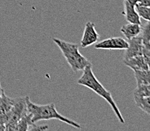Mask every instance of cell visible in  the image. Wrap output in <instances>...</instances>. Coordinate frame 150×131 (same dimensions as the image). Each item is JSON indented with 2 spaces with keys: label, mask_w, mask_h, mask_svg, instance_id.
I'll return each mask as SVG.
<instances>
[{
  "label": "cell",
  "mask_w": 150,
  "mask_h": 131,
  "mask_svg": "<svg viewBox=\"0 0 150 131\" xmlns=\"http://www.w3.org/2000/svg\"><path fill=\"white\" fill-rule=\"evenodd\" d=\"M77 83L79 85L83 86V87H88L90 89H91L93 92L97 93L98 96L102 97L103 99H104L110 104L112 111L115 114L116 117H118L119 122L122 123V124H125V119L122 117L120 110L117 106L116 103L114 101L112 93L110 91H108L103 86L102 83L97 80V78L96 77L94 72L92 71L91 64L88 65L83 70V74L79 78V80H77Z\"/></svg>",
  "instance_id": "cell-1"
},
{
  "label": "cell",
  "mask_w": 150,
  "mask_h": 131,
  "mask_svg": "<svg viewBox=\"0 0 150 131\" xmlns=\"http://www.w3.org/2000/svg\"><path fill=\"white\" fill-rule=\"evenodd\" d=\"M27 109L31 115V120L33 123H37L42 120H58L77 129H81V126L79 123L64 117L57 111L54 103L46 105L34 104L30 101V97L27 99Z\"/></svg>",
  "instance_id": "cell-2"
},
{
  "label": "cell",
  "mask_w": 150,
  "mask_h": 131,
  "mask_svg": "<svg viewBox=\"0 0 150 131\" xmlns=\"http://www.w3.org/2000/svg\"><path fill=\"white\" fill-rule=\"evenodd\" d=\"M53 41L59 47L73 72L83 71L87 66L91 64L85 56L80 53L77 44L66 42L58 38H53Z\"/></svg>",
  "instance_id": "cell-3"
},
{
  "label": "cell",
  "mask_w": 150,
  "mask_h": 131,
  "mask_svg": "<svg viewBox=\"0 0 150 131\" xmlns=\"http://www.w3.org/2000/svg\"><path fill=\"white\" fill-rule=\"evenodd\" d=\"M28 99L29 96L14 99V106L11 110V117L8 123L6 125V130H16L18 121L28 114V109H27Z\"/></svg>",
  "instance_id": "cell-4"
},
{
  "label": "cell",
  "mask_w": 150,
  "mask_h": 131,
  "mask_svg": "<svg viewBox=\"0 0 150 131\" xmlns=\"http://www.w3.org/2000/svg\"><path fill=\"white\" fill-rule=\"evenodd\" d=\"M94 47L97 49L125 50L128 47V41L122 37H111L96 43Z\"/></svg>",
  "instance_id": "cell-5"
},
{
  "label": "cell",
  "mask_w": 150,
  "mask_h": 131,
  "mask_svg": "<svg viewBox=\"0 0 150 131\" xmlns=\"http://www.w3.org/2000/svg\"><path fill=\"white\" fill-rule=\"evenodd\" d=\"M100 35L95 29V25L94 23L88 21L85 24L82 38L81 39L80 44L82 48H86L88 46L94 44L99 40Z\"/></svg>",
  "instance_id": "cell-6"
},
{
  "label": "cell",
  "mask_w": 150,
  "mask_h": 131,
  "mask_svg": "<svg viewBox=\"0 0 150 131\" xmlns=\"http://www.w3.org/2000/svg\"><path fill=\"white\" fill-rule=\"evenodd\" d=\"M143 43L141 36L139 35L136 37L128 40V47L125 49L124 54V60L131 59L133 57L140 55L143 53Z\"/></svg>",
  "instance_id": "cell-7"
},
{
  "label": "cell",
  "mask_w": 150,
  "mask_h": 131,
  "mask_svg": "<svg viewBox=\"0 0 150 131\" xmlns=\"http://www.w3.org/2000/svg\"><path fill=\"white\" fill-rule=\"evenodd\" d=\"M123 62L124 64L130 67L133 71H143V70L149 69V67L143 55L133 57L127 60H123Z\"/></svg>",
  "instance_id": "cell-8"
},
{
  "label": "cell",
  "mask_w": 150,
  "mask_h": 131,
  "mask_svg": "<svg viewBox=\"0 0 150 131\" xmlns=\"http://www.w3.org/2000/svg\"><path fill=\"white\" fill-rule=\"evenodd\" d=\"M124 15L129 23L137 24L141 25V20L136 10V6H134L124 0Z\"/></svg>",
  "instance_id": "cell-9"
},
{
  "label": "cell",
  "mask_w": 150,
  "mask_h": 131,
  "mask_svg": "<svg viewBox=\"0 0 150 131\" xmlns=\"http://www.w3.org/2000/svg\"><path fill=\"white\" fill-rule=\"evenodd\" d=\"M142 27L140 24H137L128 23L127 24L123 25L120 29V31L126 38L127 41L132 38L136 37L139 36L141 32Z\"/></svg>",
  "instance_id": "cell-10"
},
{
  "label": "cell",
  "mask_w": 150,
  "mask_h": 131,
  "mask_svg": "<svg viewBox=\"0 0 150 131\" xmlns=\"http://www.w3.org/2000/svg\"><path fill=\"white\" fill-rule=\"evenodd\" d=\"M137 87L150 84V68L143 71H134Z\"/></svg>",
  "instance_id": "cell-11"
},
{
  "label": "cell",
  "mask_w": 150,
  "mask_h": 131,
  "mask_svg": "<svg viewBox=\"0 0 150 131\" xmlns=\"http://www.w3.org/2000/svg\"><path fill=\"white\" fill-rule=\"evenodd\" d=\"M14 99L8 97L4 92L0 99V114L8 113L10 112L14 106Z\"/></svg>",
  "instance_id": "cell-12"
},
{
  "label": "cell",
  "mask_w": 150,
  "mask_h": 131,
  "mask_svg": "<svg viewBox=\"0 0 150 131\" xmlns=\"http://www.w3.org/2000/svg\"><path fill=\"white\" fill-rule=\"evenodd\" d=\"M134 100L138 108L150 115V96L149 97L137 98V99H134Z\"/></svg>",
  "instance_id": "cell-13"
},
{
  "label": "cell",
  "mask_w": 150,
  "mask_h": 131,
  "mask_svg": "<svg viewBox=\"0 0 150 131\" xmlns=\"http://www.w3.org/2000/svg\"><path fill=\"white\" fill-rule=\"evenodd\" d=\"M150 96V84L141 85L137 87L136 89L134 92V99L137 98L149 97Z\"/></svg>",
  "instance_id": "cell-14"
},
{
  "label": "cell",
  "mask_w": 150,
  "mask_h": 131,
  "mask_svg": "<svg viewBox=\"0 0 150 131\" xmlns=\"http://www.w3.org/2000/svg\"><path fill=\"white\" fill-rule=\"evenodd\" d=\"M139 35L141 36L143 44H149L150 43V21L147 23L142 27L141 32Z\"/></svg>",
  "instance_id": "cell-15"
},
{
  "label": "cell",
  "mask_w": 150,
  "mask_h": 131,
  "mask_svg": "<svg viewBox=\"0 0 150 131\" xmlns=\"http://www.w3.org/2000/svg\"><path fill=\"white\" fill-rule=\"evenodd\" d=\"M136 10L140 18H143L146 21H150V7L137 6Z\"/></svg>",
  "instance_id": "cell-16"
},
{
  "label": "cell",
  "mask_w": 150,
  "mask_h": 131,
  "mask_svg": "<svg viewBox=\"0 0 150 131\" xmlns=\"http://www.w3.org/2000/svg\"><path fill=\"white\" fill-rule=\"evenodd\" d=\"M143 56L144 57L145 60L148 64L150 68V43L149 44H143Z\"/></svg>",
  "instance_id": "cell-17"
},
{
  "label": "cell",
  "mask_w": 150,
  "mask_h": 131,
  "mask_svg": "<svg viewBox=\"0 0 150 131\" xmlns=\"http://www.w3.org/2000/svg\"><path fill=\"white\" fill-rule=\"evenodd\" d=\"M137 5L141 6H146V7H150V0H139Z\"/></svg>",
  "instance_id": "cell-18"
},
{
  "label": "cell",
  "mask_w": 150,
  "mask_h": 131,
  "mask_svg": "<svg viewBox=\"0 0 150 131\" xmlns=\"http://www.w3.org/2000/svg\"><path fill=\"white\" fill-rule=\"evenodd\" d=\"M125 1H126L129 4H131V5H132L134 6H137L138 2H139V0H125Z\"/></svg>",
  "instance_id": "cell-19"
},
{
  "label": "cell",
  "mask_w": 150,
  "mask_h": 131,
  "mask_svg": "<svg viewBox=\"0 0 150 131\" xmlns=\"http://www.w3.org/2000/svg\"><path fill=\"white\" fill-rule=\"evenodd\" d=\"M4 92H5V91H4V89H2V86H1V83H0V99H1V98H2V93H3Z\"/></svg>",
  "instance_id": "cell-20"
},
{
  "label": "cell",
  "mask_w": 150,
  "mask_h": 131,
  "mask_svg": "<svg viewBox=\"0 0 150 131\" xmlns=\"http://www.w3.org/2000/svg\"><path fill=\"white\" fill-rule=\"evenodd\" d=\"M1 130H6V126L2 124H0V131Z\"/></svg>",
  "instance_id": "cell-21"
}]
</instances>
